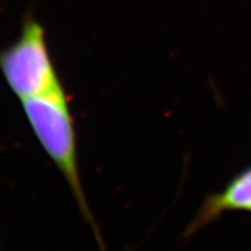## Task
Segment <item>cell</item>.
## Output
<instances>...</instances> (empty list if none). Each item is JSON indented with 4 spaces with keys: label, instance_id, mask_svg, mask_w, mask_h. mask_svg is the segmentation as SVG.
<instances>
[{
    "label": "cell",
    "instance_id": "obj_1",
    "mask_svg": "<svg viewBox=\"0 0 251 251\" xmlns=\"http://www.w3.org/2000/svg\"><path fill=\"white\" fill-rule=\"evenodd\" d=\"M21 103L34 135L64 177L81 215L92 227L97 241L102 248L101 235L90 209L81 183L75 120L67 92L61 89L21 100Z\"/></svg>",
    "mask_w": 251,
    "mask_h": 251
},
{
    "label": "cell",
    "instance_id": "obj_2",
    "mask_svg": "<svg viewBox=\"0 0 251 251\" xmlns=\"http://www.w3.org/2000/svg\"><path fill=\"white\" fill-rule=\"evenodd\" d=\"M0 70L20 100L64 89L50 54L45 27L30 12L24 18L19 39L0 51Z\"/></svg>",
    "mask_w": 251,
    "mask_h": 251
},
{
    "label": "cell",
    "instance_id": "obj_3",
    "mask_svg": "<svg viewBox=\"0 0 251 251\" xmlns=\"http://www.w3.org/2000/svg\"><path fill=\"white\" fill-rule=\"evenodd\" d=\"M251 212V166L241 171L221 192L209 194L184 231V238L196 235L226 212Z\"/></svg>",
    "mask_w": 251,
    "mask_h": 251
}]
</instances>
